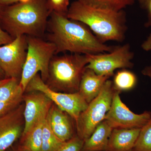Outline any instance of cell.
Here are the masks:
<instances>
[{
    "label": "cell",
    "instance_id": "obj_1",
    "mask_svg": "<svg viewBox=\"0 0 151 151\" xmlns=\"http://www.w3.org/2000/svg\"><path fill=\"white\" fill-rule=\"evenodd\" d=\"M47 40L54 44L55 55L63 52L84 55L109 52L113 47L100 41L84 24L52 12L46 31Z\"/></svg>",
    "mask_w": 151,
    "mask_h": 151
},
{
    "label": "cell",
    "instance_id": "obj_2",
    "mask_svg": "<svg viewBox=\"0 0 151 151\" xmlns=\"http://www.w3.org/2000/svg\"><path fill=\"white\" fill-rule=\"evenodd\" d=\"M48 0H23L3 6L0 26L13 38L22 35L42 38L52 12Z\"/></svg>",
    "mask_w": 151,
    "mask_h": 151
},
{
    "label": "cell",
    "instance_id": "obj_3",
    "mask_svg": "<svg viewBox=\"0 0 151 151\" xmlns=\"http://www.w3.org/2000/svg\"><path fill=\"white\" fill-rule=\"evenodd\" d=\"M66 17L84 24L103 43L124 40L127 26L122 10L100 7L76 0L69 6Z\"/></svg>",
    "mask_w": 151,
    "mask_h": 151
},
{
    "label": "cell",
    "instance_id": "obj_4",
    "mask_svg": "<svg viewBox=\"0 0 151 151\" xmlns=\"http://www.w3.org/2000/svg\"><path fill=\"white\" fill-rule=\"evenodd\" d=\"M88 63L86 55H55L50 60L48 78L45 83L57 92H78L81 77Z\"/></svg>",
    "mask_w": 151,
    "mask_h": 151
},
{
    "label": "cell",
    "instance_id": "obj_5",
    "mask_svg": "<svg viewBox=\"0 0 151 151\" xmlns=\"http://www.w3.org/2000/svg\"><path fill=\"white\" fill-rule=\"evenodd\" d=\"M27 56L19 83L24 92L29 81L38 72H40L41 77L45 82L50 60L56 51L54 44L42 38L27 36Z\"/></svg>",
    "mask_w": 151,
    "mask_h": 151
},
{
    "label": "cell",
    "instance_id": "obj_6",
    "mask_svg": "<svg viewBox=\"0 0 151 151\" xmlns=\"http://www.w3.org/2000/svg\"><path fill=\"white\" fill-rule=\"evenodd\" d=\"M116 91L113 81L108 79L100 94L80 114L76 123L78 137L84 142L91 136L97 126L105 120Z\"/></svg>",
    "mask_w": 151,
    "mask_h": 151
},
{
    "label": "cell",
    "instance_id": "obj_7",
    "mask_svg": "<svg viewBox=\"0 0 151 151\" xmlns=\"http://www.w3.org/2000/svg\"><path fill=\"white\" fill-rule=\"evenodd\" d=\"M26 91H39L44 93L53 104L66 112L75 122L88 105V103L78 92L63 93L52 90L47 85L38 73L29 81Z\"/></svg>",
    "mask_w": 151,
    "mask_h": 151
},
{
    "label": "cell",
    "instance_id": "obj_8",
    "mask_svg": "<svg viewBox=\"0 0 151 151\" xmlns=\"http://www.w3.org/2000/svg\"><path fill=\"white\" fill-rule=\"evenodd\" d=\"M86 55L88 63L86 68L98 75L111 77L116 69L131 68L134 65L132 60L134 54L129 44L114 47L109 52Z\"/></svg>",
    "mask_w": 151,
    "mask_h": 151
},
{
    "label": "cell",
    "instance_id": "obj_9",
    "mask_svg": "<svg viewBox=\"0 0 151 151\" xmlns=\"http://www.w3.org/2000/svg\"><path fill=\"white\" fill-rule=\"evenodd\" d=\"M27 36L22 35L0 46V67L6 78L20 80L27 53Z\"/></svg>",
    "mask_w": 151,
    "mask_h": 151
},
{
    "label": "cell",
    "instance_id": "obj_10",
    "mask_svg": "<svg viewBox=\"0 0 151 151\" xmlns=\"http://www.w3.org/2000/svg\"><path fill=\"white\" fill-rule=\"evenodd\" d=\"M120 92L116 90L110 110L105 120L113 129H141L151 118V112L146 111L137 114L130 111L122 102Z\"/></svg>",
    "mask_w": 151,
    "mask_h": 151
},
{
    "label": "cell",
    "instance_id": "obj_11",
    "mask_svg": "<svg viewBox=\"0 0 151 151\" xmlns=\"http://www.w3.org/2000/svg\"><path fill=\"white\" fill-rule=\"evenodd\" d=\"M24 105H19L0 117V151L9 148L23 132Z\"/></svg>",
    "mask_w": 151,
    "mask_h": 151
},
{
    "label": "cell",
    "instance_id": "obj_12",
    "mask_svg": "<svg viewBox=\"0 0 151 151\" xmlns=\"http://www.w3.org/2000/svg\"><path fill=\"white\" fill-rule=\"evenodd\" d=\"M23 95L22 100L25 103L24 117V127L22 136L29 132L40 119L46 117L52 101L44 93L39 91L29 92Z\"/></svg>",
    "mask_w": 151,
    "mask_h": 151
},
{
    "label": "cell",
    "instance_id": "obj_13",
    "mask_svg": "<svg viewBox=\"0 0 151 151\" xmlns=\"http://www.w3.org/2000/svg\"><path fill=\"white\" fill-rule=\"evenodd\" d=\"M70 116L52 103L46 120L53 133L60 140L66 142L73 137V124Z\"/></svg>",
    "mask_w": 151,
    "mask_h": 151
},
{
    "label": "cell",
    "instance_id": "obj_14",
    "mask_svg": "<svg viewBox=\"0 0 151 151\" xmlns=\"http://www.w3.org/2000/svg\"><path fill=\"white\" fill-rule=\"evenodd\" d=\"M110 77L98 75L92 69L85 68L81 77L78 92L89 104L100 94Z\"/></svg>",
    "mask_w": 151,
    "mask_h": 151
},
{
    "label": "cell",
    "instance_id": "obj_15",
    "mask_svg": "<svg viewBox=\"0 0 151 151\" xmlns=\"http://www.w3.org/2000/svg\"><path fill=\"white\" fill-rule=\"evenodd\" d=\"M141 129H113L105 151H131Z\"/></svg>",
    "mask_w": 151,
    "mask_h": 151
},
{
    "label": "cell",
    "instance_id": "obj_16",
    "mask_svg": "<svg viewBox=\"0 0 151 151\" xmlns=\"http://www.w3.org/2000/svg\"><path fill=\"white\" fill-rule=\"evenodd\" d=\"M106 120L96 127L91 136L84 142L82 151H105L113 130Z\"/></svg>",
    "mask_w": 151,
    "mask_h": 151
},
{
    "label": "cell",
    "instance_id": "obj_17",
    "mask_svg": "<svg viewBox=\"0 0 151 151\" xmlns=\"http://www.w3.org/2000/svg\"><path fill=\"white\" fill-rule=\"evenodd\" d=\"M46 118L40 119L22 137L24 151H42V132Z\"/></svg>",
    "mask_w": 151,
    "mask_h": 151
},
{
    "label": "cell",
    "instance_id": "obj_18",
    "mask_svg": "<svg viewBox=\"0 0 151 151\" xmlns=\"http://www.w3.org/2000/svg\"><path fill=\"white\" fill-rule=\"evenodd\" d=\"M137 82V76L134 73L127 69L117 71L113 81L114 89L120 92L131 90L134 87Z\"/></svg>",
    "mask_w": 151,
    "mask_h": 151
},
{
    "label": "cell",
    "instance_id": "obj_19",
    "mask_svg": "<svg viewBox=\"0 0 151 151\" xmlns=\"http://www.w3.org/2000/svg\"><path fill=\"white\" fill-rule=\"evenodd\" d=\"M20 80L10 78L0 86V102H5L23 95L24 92L19 84Z\"/></svg>",
    "mask_w": 151,
    "mask_h": 151
},
{
    "label": "cell",
    "instance_id": "obj_20",
    "mask_svg": "<svg viewBox=\"0 0 151 151\" xmlns=\"http://www.w3.org/2000/svg\"><path fill=\"white\" fill-rule=\"evenodd\" d=\"M63 142L52 131L46 118L42 132V151H56Z\"/></svg>",
    "mask_w": 151,
    "mask_h": 151
},
{
    "label": "cell",
    "instance_id": "obj_21",
    "mask_svg": "<svg viewBox=\"0 0 151 151\" xmlns=\"http://www.w3.org/2000/svg\"><path fill=\"white\" fill-rule=\"evenodd\" d=\"M131 151H151V118L141 128L134 146Z\"/></svg>",
    "mask_w": 151,
    "mask_h": 151
},
{
    "label": "cell",
    "instance_id": "obj_22",
    "mask_svg": "<svg viewBox=\"0 0 151 151\" xmlns=\"http://www.w3.org/2000/svg\"><path fill=\"white\" fill-rule=\"evenodd\" d=\"M92 5L122 11L128 6L132 4L134 0H79Z\"/></svg>",
    "mask_w": 151,
    "mask_h": 151
},
{
    "label": "cell",
    "instance_id": "obj_23",
    "mask_svg": "<svg viewBox=\"0 0 151 151\" xmlns=\"http://www.w3.org/2000/svg\"><path fill=\"white\" fill-rule=\"evenodd\" d=\"M84 144V141L77 136L63 142L56 151H81Z\"/></svg>",
    "mask_w": 151,
    "mask_h": 151
},
{
    "label": "cell",
    "instance_id": "obj_24",
    "mask_svg": "<svg viewBox=\"0 0 151 151\" xmlns=\"http://www.w3.org/2000/svg\"><path fill=\"white\" fill-rule=\"evenodd\" d=\"M49 8L52 12L66 16L69 7V0H48Z\"/></svg>",
    "mask_w": 151,
    "mask_h": 151
},
{
    "label": "cell",
    "instance_id": "obj_25",
    "mask_svg": "<svg viewBox=\"0 0 151 151\" xmlns=\"http://www.w3.org/2000/svg\"><path fill=\"white\" fill-rule=\"evenodd\" d=\"M23 95L8 101L0 102V117L13 110L19 105L22 100Z\"/></svg>",
    "mask_w": 151,
    "mask_h": 151
},
{
    "label": "cell",
    "instance_id": "obj_26",
    "mask_svg": "<svg viewBox=\"0 0 151 151\" xmlns=\"http://www.w3.org/2000/svg\"><path fill=\"white\" fill-rule=\"evenodd\" d=\"M14 39L0 26V46L10 43Z\"/></svg>",
    "mask_w": 151,
    "mask_h": 151
},
{
    "label": "cell",
    "instance_id": "obj_27",
    "mask_svg": "<svg viewBox=\"0 0 151 151\" xmlns=\"http://www.w3.org/2000/svg\"><path fill=\"white\" fill-rule=\"evenodd\" d=\"M141 47L145 51H149L151 50V33L143 42Z\"/></svg>",
    "mask_w": 151,
    "mask_h": 151
},
{
    "label": "cell",
    "instance_id": "obj_28",
    "mask_svg": "<svg viewBox=\"0 0 151 151\" xmlns=\"http://www.w3.org/2000/svg\"><path fill=\"white\" fill-rule=\"evenodd\" d=\"M23 0H0V5L6 6L18 2Z\"/></svg>",
    "mask_w": 151,
    "mask_h": 151
},
{
    "label": "cell",
    "instance_id": "obj_29",
    "mask_svg": "<svg viewBox=\"0 0 151 151\" xmlns=\"http://www.w3.org/2000/svg\"><path fill=\"white\" fill-rule=\"evenodd\" d=\"M142 73L143 75L148 76L151 78V65L145 67L142 70Z\"/></svg>",
    "mask_w": 151,
    "mask_h": 151
},
{
    "label": "cell",
    "instance_id": "obj_30",
    "mask_svg": "<svg viewBox=\"0 0 151 151\" xmlns=\"http://www.w3.org/2000/svg\"><path fill=\"white\" fill-rule=\"evenodd\" d=\"M145 6L147 8L149 12L148 20L146 23H149L151 22V0H148Z\"/></svg>",
    "mask_w": 151,
    "mask_h": 151
},
{
    "label": "cell",
    "instance_id": "obj_31",
    "mask_svg": "<svg viewBox=\"0 0 151 151\" xmlns=\"http://www.w3.org/2000/svg\"><path fill=\"white\" fill-rule=\"evenodd\" d=\"M6 78L5 74L2 68L0 67V80H3Z\"/></svg>",
    "mask_w": 151,
    "mask_h": 151
},
{
    "label": "cell",
    "instance_id": "obj_32",
    "mask_svg": "<svg viewBox=\"0 0 151 151\" xmlns=\"http://www.w3.org/2000/svg\"><path fill=\"white\" fill-rule=\"evenodd\" d=\"M9 79V78H5V79H3V80H0V86L2 84H4Z\"/></svg>",
    "mask_w": 151,
    "mask_h": 151
},
{
    "label": "cell",
    "instance_id": "obj_33",
    "mask_svg": "<svg viewBox=\"0 0 151 151\" xmlns=\"http://www.w3.org/2000/svg\"><path fill=\"white\" fill-rule=\"evenodd\" d=\"M138 1H139L141 4L145 6L146 3H147L148 0H138Z\"/></svg>",
    "mask_w": 151,
    "mask_h": 151
},
{
    "label": "cell",
    "instance_id": "obj_34",
    "mask_svg": "<svg viewBox=\"0 0 151 151\" xmlns=\"http://www.w3.org/2000/svg\"><path fill=\"white\" fill-rule=\"evenodd\" d=\"M146 26L147 27H151V22L149 23H146Z\"/></svg>",
    "mask_w": 151,
    "mask_h": 151
},
{
    "label": "cell",
    "instance_id": "obj_35",
    "mask_svg": "<svg viewBox=\"0 0 151 151\" xmlns=\"http://www.w3.org/2000/svg\"><path fill=\"white\" fill-rule=\"evenodd\" d=\"M4 6L0 5V15H1V13L2 11L3 8Z\"/></svg>",
    "mask_w": 151,
    "mask_h": 151
}]
</instances>
